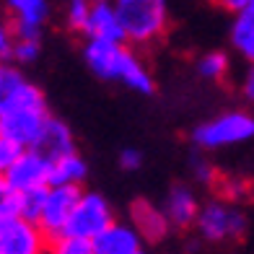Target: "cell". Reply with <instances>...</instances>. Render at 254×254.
<instances>
[{
    "label": "cell",
    "instance_id": "1",
    "mask_svg": "<svg viewBox=\"0 0 254 254\" xmlns=\"http://www.w3.org/2000/svg\"><path fill=\"white\" fill-rule=\"evenodd\" d=\"M83 60L88 70L101 80H117L135 94H153L156 91L153 75L140 63V57L125 47V42L88 39L83 47Z\"/></svg>",
    "mask_w": 254,
    "mask_h": 254
},
{
    "label": "cell",
    "instance_id": "2",
    "mask_svg": "<svg viewBox=\"0 0 254 254\" xmlns=\"http://www.w3.org/2000/svg\"><path fill=\"white\" fill-rule=\"evenodd\" d=\"M50 117L52 114L47 112L44 94L26 80L0 112V135L18 143L21 148H34Z\"/></svg>",
    "mask_w": 254,
    "mask_h": 254
},
{
    "label": "cell",
    "instance_id": "3",
    "mask_svg": "<svg viewBox=\"0 0 254 254\" xmlns=\"http://www.w3.org/2000/svg\"><path fill=\"white\" fill-rule=\"evenodd\" d=\"M114 3L122 18L125 42H132L135 47H148L166 34V0H114Z\"/></svg>",
    "mask_w": 254,
    "mask_h": 254
},
{
    "label": "cell",
    "instance_id": "4",
    "mask_svg": "<svg viewBox=\"0 0 254 254\" xmlns=\"http://www.w3.org/2000/svg\"><path fill=\"white\" fill-rule=\"evenodd\" d=\"M254 137V114L247 109H231L213 120H205L192 130V143L197 151H221V148L241 145Z\"/></svg>",
    "mask_w": 254,
    "mask_h": 254
},
{
    "label": "cell",
    "instance_id": "5",
    "mask_svg": "<svg viewBox=\"0 0 254 254\" xmlns=\"http://www.w3.org/2000/svg\"><path fill=\"white\" fill-rule=\"evenodd\" d=\"M197 228L200 239L205 241H231V239H241L247 231V215L241 213V207L231 200H210L200 207V215H197Z\"/></svg>",
    "mask_w": 254,
    "mask_h": 254
},
{
    "label": "cell",
    "instance_id": "6",
    "mask_svg": "<svg viewBox=\"0 0 254 254\" xmlns=\"http://www.w3.org/2000/svg\"><path fill=\"white\" fill-rule=\"evenodd\" d=\"M112 223H114V210H112L109 200L99 192H80L75 210L65 226V234L94 241Z\"/></svg>",
    "mask_w": 254,
    "mask_h": 254
},
{
    "label": "cell",
    "instance_id": "7",
    "mask_svg": "<svg viewBox=\"0 0 254 254\" xmlns=\"http://www.w3.org/2000/svg\"><path fill=\"white\" fill-rule=\"evenodd\" d=\"M50 236L24 215L0 218V254H47Z\"/></svg>",
    "mask_w": 254,
    "mask_h": 254
},
{
    "label": "cell",
    "instance_id": "8",
    "mask_svg": "<svg viewBox=\"0 0 254 254\" xmlns=\"http://www.w3.org/2000/svg\"><path fill=\"white\" fill-rule=\"evenodd\" d=\"M80 187H47V197H44V207L39 215V226L50 239L65 234V226L70 221V215L78 205Z\"/></svg>",
    "mask_w": 254,
    "mask_h": 254
},
{
    "label": "cell",
    "instance_id": "9",
    "mask_svg": "<svg viewBox=\"0 0 254 254\" xmlns=\"http://www.w3.org/2000/svg\"><path fill=\"white\" fill-rule=\"evenodd\" d=\"M50 169H52V161L47 156L39 153L37 148H26L13 164V169L5 174V179L18 192L44 190V187H50Z\"/></svg>",
    "mask_w": 254,
    "mask_h": 254
},
{
    "label": "cell",
    "instance_id": "10",
    "mask_svg": "<svg viewBox=\"0 0 254 254\" xmlns=\"http://www.w3.org/2000/svg\"><path fill=\"white\" fill-rule=\"evenodd\" d=\"M5 8L10 13V26L16 29V37L21 39L42 37V29L50 18L47 0H5Z\"/></svg>",
    "mask_w": 254,
    "mask_h": 254
},
{
    "label": "cell",
    "instance_id": "11",
    "mask_svg": "<svg viewBox=\"0 0 254 254\" xmlns=\"http://www.w3.org/2000/svg\"><path fill=\"white\" fill-rule=\"evenodd\" d=\"M83 34L88 39L125 42V29H122V18H120L117 3H114V0H94Z\"/></svg>",
    "mask_w": 254,
    "mask_h": 254
},
{
    "label": "cell",
    "instance_id": "12",
    "mask_svg": "<svg viewBox=\"0 0 254 254\" xmlns=\"http://www.w3.org/2000/svg\"><path fill=\"white\" fill-rule=\"evenodd\" d=\"M91 244H94V254H140L143 236L137 234V228L132 223L114 221Z\"/></svg>",
    "mask_w": 254,
    "mask_h": 254
},
{
    "label": "cell",
    "instance_id": "13",
    "mask_svg": "<svg viewBox=\"0 0 254 254\" xmlns=\"http://www.w3.org/2000/svg\"><path fill=\"white\" fill-rule=\"evenodd\" d=\"M161 207H164L171 228H190V226L197 223V215H200L202 205H200L192 187H187V184H174Z\"/></svg>",
    "mask_w": 254,
    "mask_h": 254
},
{
    "label": "cell",
    "instance_id": "14",
    "mask_svg": "<svg viewBox=\"0 0 254 254\" xmlns=\"http://www.w3.org/2000/svg\"><path fill=\"white\" fill-rule=\"evenodd\" d=\"M130 223L137 228L143 241H161L171 231V223L164 213V207H156L148 200H135L130 205Z\"/></svg>",
    "mask_w": 254,
    "mask_h": 254
},
{
    "label": "cell",
    "instance_id": "15",
    "mask_svg": "<svg viewBox=\"0 0 254 254\" xmlns=\"http://www.w3.org/2000/svg\"><path fill=\"white\" fill-rule=\"evenodd\" d=\"M39 153H44L50 161L55 158H60L65 153H73L75 151V137L70 132V127H67L63 120H57V117H50L47 125H44V130H42V137H39V143L34 145Z\"/></svg>",
    "mask_w": 254,
    "mask_h": 254
},
{
    "label": "cell",
    "instance_id": "16",
    "mask_svg": "<svg viewBox=\"0 0 254 254\" xmlns=\"http://www.w3.org/2000/svg\"><path fill=\"white\" fill-rule=\"evenodd\" d=\"M88 177V166L75 151L65 153L52 161L50 169V187H80Z\"/></svg>",
    "mask_w": 254,
    "mask_h": 254
},
{
    "label": "cell",
    "instance_id": "17",
    "mask_svg": "<svg viewBox=\"0 0 254 254\" xmlns=\"http://www.w3.org/2000/svg\"><path fill=\"white\" fill-rule=\"evenodd\" d=\"M231 44L236 47L241 57L254 65V3L241 8L234 13V24H231Z\"/></svg>",
    "mask_w": 254,
    "mask_h": 254
},
{
    "label": "cell",
    "instance_id": "18",
    "mask_svg": "<svg viewBox=\"0 0 254 254\" xmlns=\"http://www.w3.org/2000/svg\"><path fill=\"white\" fill-rule=\"evenodd\" d=\"M228 67H231L228 57L223 52H218V50L202 55L200 60H197V73L205 80H213V83H218V80H223L228 75Z\"/></svg>",
    "mask_w": 254,
    "mask_h": 254
},
{
    "label": "cell",
    "instance_id": "19",
    "mask_svg": "<svg viewBox=\"0 0 254 254\" xmlns=\"http://www.w3.org/2000/svg\"><path fill=\"white\" fill-rule=\"evenodd\" d=\"M26 83V78L21 75L18 67L8 65V63H0V112L5 109V104L16 96V91Z\"/></svg>",
    "mask_w": 254,
    "mask_h": 254
},
{
    "label": "cell",
    "instance_id": "20",
    "mask_svg": "<svg viewBox=\"0 0 254 254\" xmlns=\"http://www.w3.org/2000/svg\"><path fill=\"white\" fill-rule=\"evenodd\" d=\"M47 254H94V244L88 239H80V236L60 234V236L50 239Z\"/></svg>",
    "mask_w": 254,
    "mask_h": 254
},
{
    "label": "cell",
    "instance_id": "21",
    "mask_svg": "<svg viewBox=\"0 0 254 254\" xmlns=\"http://www.w3.org/2000/svg\"><path fill=\"white\" fill-rule=\"evenodd\" d=\"M91 5H94V0H67V8H65V24H67V29L83 34L88 13H91Z\"/></svg>",
    "mask_w": 254,
    "mask_h": 254
},
{
    "label": "cell",
    "instance_id": "22",
    "mask_svg": "<svg viewBox=\"0 0 254 254\" xmlns=\"http://www.w3.org/2000/svg\"><path fill=\"white\" fill-rule=\"evenodd\" d=\"M21 215V192L5 177H0V218Z\"/></svg>",
    "mask_w": 254,
    "mask_h": 254
},
{
    "label": "cell",
    "instance_id": "23",
    "mask_svg": "<svg viewBox=\"0 0 254 254\" xmlns=\"http://www.w3.org/2000/svg\"><path fill=\"white\" fill-rule=\"evenodd\" d=\"M44 197H47V187L44 190H31V192H21V215L29 218V221H34V223H39Z\"/></svg>",
    "mask_w": 254,
    "mask_h": 254
},
{
    "label": "cell",
    "instance_id": "24",
    "mask_svg": "<svg viewBox=\"0 0 254 254\" xmlns=\"http://www.w3.org/2000/svg\"><path fill=\"white\" fill-rule=\"evenodd\" d=\"M190 166H192V174H194V179H197L200 184H218V171H215V166L210 164V158L205 156V151H197L192 156V161H190Z\"/></svg>",
    "mask_w": 254,
    "mask_h": 254
},
{
    "label": "cell",
    "instance_id": "25",
    "mask_svg": "<svg viewBox=\"0 0 254 254\" xmlns=\"http://www.w3.org/2000/svg\"><path fill=\"white\" fill-rule=\"evenodd\" d=\"M26 148H21L18 143L8 140V137L0 135V177H5L10 169H13V164L18 161V156L24 153Z\"/></svg>",
    "mask_w": 254,
    "mask_h": 254
},
{
    "label": "cell",
    "instance_id": "26",
    "mask_svg": "<svg viewBox=\"0 0 254 254\" xmlns=\"http://www.w3.org/2000/svg\"><path fill=\"white\" fill-rule=\"evenodd\" d=\"M39 50H42V44L39 39H16V47H13V63H21V65H26V63H34L39 57Z\"/></svg>",
    "mask_w": 254,
    "mask_h": 254
},
{
    "label": "cell",
    "instance_id": "27",
    "mask_svg": "<svg viewBox=\"0 0 254 254\" xmlns=\"http://www.w3.org/2000/svg\"><path fill=\"white\" fill-rule=\"evenodd\" d=\"M215 187H221V197L223 200H231V202L244 200L247 192H249V184L241 182V179H218Z\"/></svg>",
    "mask_w": 254,
    "mask_h": 254
},
{
    "label": "cell",
    "instance_id": "28",
    "mask_svg": "<svg viewBox=\"0 0 254 254\" xmlns=\"http://www.w3.org/2000/svg\"><path fill=\"white\" fill-rule=\"evenodd\" d=\"M16 29L0 21V63H8L13 60V47H16Z\"/></svg>",
    "mask_w": 254,
    "mask_h": 254
},
{
    "label": "cell",
    "instance_id": "29",
    "mask_svg": "<svg viewBox=\"0 0 254 254\" xmlns=\"http://www.w3.org/2000/svg\"><path fill=\"white\" fill-rule=\"evenodd\" d=\"M120 166L125 171H135V169H140L143 166V153L137 151V148H125V151L120 153Z\"/></svg>",
    "mask_w": 254,
    "mask_h": 254
},
{
    "label": "cell",
    "instance_id": "30",
    "mask_svg": "<svg viewBox=\"0 0 254 254\" xmlns=\"http://www.w3.org/2000/svg\"><path fill=\"white\" fill-rule=\"evenodd\" d=\"M241 94H244L252 104H254V65L247 70V75H244V80H241Z\"/></svg>",
    "mask_w": 254,
    "mask_h": 254
},
{
    "label": "cell",
    "instance_id": "31",
    "mask_svg": "<svg viewBox=\"0 0 254 254\" xmlns=\"http://www.w3.org/2000/svg\"><path fill=\"white\" fill-rule=\"evenodd\" d=\"M221 8H226V10H231V13H239L241 8H247V5H252L254 0H215Z\"/></svg>",
    "mask_w": 254,
    "mask_h": 254
},
{
    "label": "cell",
    "instance_id": "32",
    "mask_svg": "<svg viewBox=\"0 0 254 254\" xmlns=\"http://www.w3.org/2000/svg\"><path fill=\"white\" fill-rule=\"evenodd\" d=\"M140 254H145V252H140Z\"/></svg>",
    "mask_w": 254,
    "mask_h": 254
}]
</instances>
